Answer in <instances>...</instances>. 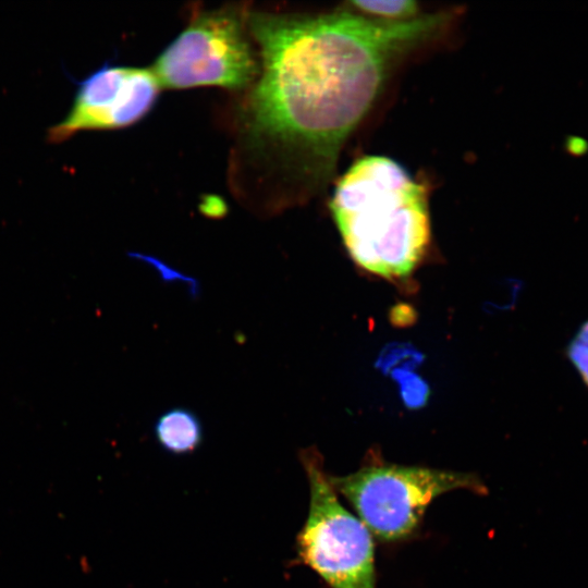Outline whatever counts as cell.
<instances>
[{"label": "cell", "instance_id": "obj_1", "mask_svg": "<svg viewBox=\"0 0 588 588\" xmlns=\"http://www.w3.org/2000/svg\"><path fill=\"white\" fill-rule=\"evenodd\" d=\"M449 19L431 13L385 23L347 8L249 11L259 72L236 118L237 192L279 209L323 189L396 62Z\"/></svg>", "mask_w": 588, "mask_h": 588}, {"label": "cell", "instance_id": "obj_2", "mask_svg": "<svg viewBox=\"0 0 588 588\" xmlns=\"http://www.w3.org/2000/svg\"><path fill=\"white\" fill-rule=\"evenodd\" d=\"M329 206L348 255L369 272L406 278L427 252V189L391 158L357 159L338 180Z\"/></svg>", "mask_w": 588, "mask_h": 588}, {"label": "cell", "instance_id": "obj_3", "mask_svg": "<svg viewBox=\"0 0 588 588\" xmlns=\"http://www.w3.org/2000/svg\"><path fill=\"white\" fill-rule=\"evenodd\" d=\"M244 3L197 10L159 53L152 72L161 87L247 89L259 72Z\"/></svg>", "mask_w": 588, "mask_h": 588}, {"label": "cell", "instance_id": "obj_4", "mask_svg": "<svg viewBox=\"0 0 588 588\" xmlns=\"http://www.w3.org/2000/svg\"><path fill=\"white\" fill-rule=\"evenodd\" d=\"M328 479L369 531L384 541L412 534L429 503L443 493L457 489L487 492L473 474L383 463Z\"/></svg>", "mask_w": 588, "mask_h": 588}, {"label": "cell", "instance_id": "obj_5", "mask_svg": "<svg viewBox=\"0 0 588 588\" xmlns=\"http://www.w3.org/2000/svg\"><path fill=\"white\" fill-rule=\"evenodd\" d=\"M304 464L310 501L297 536L301 558L332 588H376L371 532L341 504L313 454L305 456Z\"/></svg>", "mask_w": 588, "mask_h": 588}, {"label": "cell", "instance_id": "obj_6", "mask_svg": "<svg viewBox=\"0 0 588 588\" xmlns=\"http://www.w3.org/2000/svg\"><path fill=\"white\" fill-rule=\"evenodd\" d=\"M161 85L151 69L103 64L78 83L72 106L48 132L52 143L82 131H111L143 120L155 107Z\"/></svg>", "mask_w": 588, "mask_h": 588}, {"label": "cell", "instance_id": "obj_7", "mask_svg": "<svg viewBox=\"0 0 588 588\" xmlns=\"http://www.w3.org/2000/svg\"><path fill=\"white\" fill-rule=\"evenodd\" d=\"M154 432L158 444L175 455L194 452L203 441L199 418L184 407H174L161 414L155 422Z\"/></svg>", "mask_w": 588, "mask_h": 588}, {"label": "cell", "instance_id": "obj_8", "mask_svg": "<svg viewBox=\"0 0 588 588\" xmlns=\"http://www.w3.org/2000/svg\"><path fill=\"white\" fill-rule=\"evenodd\" d=\"M347 9L368 19L399 23L418 17L419 7L412 0H354Z\"/></svg>", "mask_w": 588, "mask_h": 588}, {"label": "cell", "instance_id": "obj_9", "mask_svg": "<svg viewBox=\"0 0 588 588\" xmlns=\"http://www.w3.org/2000/svg\"><path fill=\"white\" fill-rule=\"evenodd\" d=\"M424 360V355L409 343H390L379 354L376 367L390 375L395 369L415 370Z\"/></svg>", "mask_w": 588, "mask_h": 588}, {"label": "cell", "instance_id": "obj_10", "mask_svg": "<svg viewBox=\"0 0 588 588\" xmlns=\"http://www.w3.org/2000/svg\"><path fill=\"white\" fill-rule=\"evenodd\" d=\"M396 382L401 400L406 407L418 409L426 405L429 399V387L427 382L414 370L395 369L390 372Z\"/></svg>", "mask_w": 588, "mask_h": 588}, {"label": "cell", "instance_id": "obj_11", "mask_svg": "<svg viewBox=\"0 0 588 588\" xmlns=\"http://www.w3.org/2000/svg\"><path fill=\"white\" fill-rule=\"evenodd\" d=\"M566 356L588 387V346L572 339L566 345Z\"/></svg>", "mask_w": 588, "mask_h": 588}, {"label": "cell", "instance_id": "obj_12", "mask_svg": "<svg viewBox=\"0 0 588 588\" xmlns=\"http://www.w3.org/2000/svg\"><path fill=\"white\" fill-rule=\"evenodd\" d=\"M577 342L588 346V319H586L578 328L575 336L573 338Z\"/></svg>", "mask_w": 588, "mask_h": 588}]
</instances>
